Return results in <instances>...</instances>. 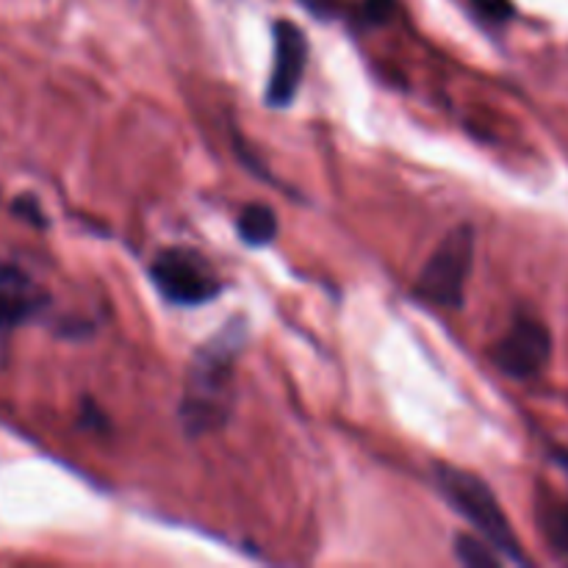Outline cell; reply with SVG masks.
Returning <instances> with one entry per match:
<instances>
[{"instance_id":"cell-1","label":"cell","mask_w":568,"mask_h":568,"mask_svg":"<svg viewBox=\"0 0 568 568\" xmlns=\"http://www.w3.org/2000/svg\"><path fill=\"white\" fill-rule=\"evenodd\" d=\"M244 322H231L222 333L194 353L181 403V419L189 436L220 430L233 408L236 358L244 347Z\"/></svg>"},{"instance_id":"cell-2","label":"cell","mask_w":568,"mask_h":568,"mask_svg":"<svg viewBox=\"0 0 568 568\" xmlns=\"http://www.w3.org/2000/svg\"><path fill=\"white\" fill-rule=\"evenodd\" d=\"M433 475H436V486L449 503V508L464 516L480 532L483 541L491 544L503 558L514 560V564H527L508 516L499 508V499L494 497V491L483 477L453 464H436Z\"/></svg>"},{"instance_id":"cell-3","label":"cell","mask_w":568,"mask_h":568,"mask_svg":"<svg viewBox=\"0 0 568 568\" xmlns=\"http://www.w3.org/2000/svg\"><path fill=\"white\" fill-rule=\"evenodd\" d=\"M475 227L458 225L444 236L416 277V294L438 308H460L475 266Z\"/></svg>"},{"instance_id":"cell-4","label":"cell","mask_w":568,"mask_h":568,"mask_svg":"<svg viewBox=\"0 0 568 568\" xmlns=\"http://www.w3.org/2000/svg\"><path fill=\"white\" fill-rule=\"evenodd\" d=\"M150 277L161 297L175 305H203L220 294V277L194 250L172 247L159 253L150 266Z\"/></svg>"},{"instance_id":"cell-5","label":"cell","mask_w":568,"mask_h":568,"mask_svg":"<svg viewBox=\"0 0 568 568\" xmlns=\"http://www.w3.org/2000/svg\"><path fill=\"white\" fill-rule=\"evenodd\" d=\"M552 358V333L538 316L519 314L505 336L491 347V361L514 381H532Z\"/></svg>"},{"instance_id":"cell-6","label":"cell","mask_w":568,"mask_h":568,"mask_svg":"<svg viewBox=\"0 0 568 568\" xmlns=\"http://www.w3.org/2000/svg\"><path fill=\"white\" fill-rule=\"evenodd\" d=\"M272 33H275V61H272L270 87H266V103L272 109H283L292 103L303 83L305 64H308V39L292 20H277Z\"/></svg>"},{"instance_id":"cell-7","label":"cell","mask_w":568,"mask_h":568,"mask_svg":"<svg viewBox=\"0 0 568 568\" xmlns=\"http://www.w3.org/2000/svg\"><path fill=\"white\" fill-rule=\"evenodd\" d=\"M536 516L549 549L558 558L568 560V499H558L552 491L544 488L536 503Z\"/></svg>"},{"instance_id":"cell-8","label":"cell","mask_w":568,"mask_h":568,"mask_svg":"<svg viewBox=\"0 0 568 568\" xmlns=\"http://www.w3.org/2000/svg\"><path fill=\"white\" fill-rule=\"evenodd\" d=\"M33 311H37V303L28 294L26 277H20L11 270H3V275H0V331L20 325Z\"/></svg>"},{"instance_id":"cell-9","label":"cell","mask_w":568,"mask_h":568,"mask_svg":"<svg viewBox=\"0 0 568 568\" xmlns=\"http://www.w3.org/2000/svg\"><path fill=\"white\" fill-rule=\"evenodd\" d=\"M239 239L250 247H264V244L275 242L277 236V216L270 205L264 203H250L244 205L242 214L236 222Z\"/></svg>"},{"instance_id":"cell-10","label":"cell","mask_w":568,"mask_h":568,"mask_svg":"<svg viewBox=\"0 0 568 568\" xmlns=\"http://www.w3.org/2000/svg\"><path fill=\"white\" fill-rule=\"evenodd\" d=\"M455 558H458L464 566H471V568H497L503 564V555H499L491 544L471 536L455 538Z\"/></svg>"},{"instance_id":"cell-11","label":"cell","mask_w":568,"mask_h":568,"mask_svg":"<svg viewBox=\"0 0 568 568\" xmlns=\"http://www.w3.org/2000/svg\"><path fill=\"white\" fill-rule=\"evenodd\" d=\"M471 3H475V9L480 11L486 20L505 22L514 17V3H510V0H471Z\"/></svg>"},{"instance_id":"cell-12","label":"cell","mask_w":568,"mask_h":568,"mask_svg":"<svg viewBox=\"0 0 568 568\" xmlns=\"http://www.w3.org/2000/svg\"><path fill=\"white\" fill-rule=\"evenodd\" d=\"M394 11V0H364V17L375 26L386 22Z\"/></svg>"},{"instance_id":"cell-13","label":"cell","mask_w":568,"mask_h":568,"mask_svg":"<svg viewBox=\"0 0 568 568\" xmlns=\"http://www.w3.org/2000/svg\"><path fill=\"white\" fill-rule=\"evenodd\" d=\"M14 211H17V214H20V216H26V220H31L33 225H42V222H44V220H42V211H39V205L33 203L31 197H28V200H17Z\"/></svg>"}]
</instances>
